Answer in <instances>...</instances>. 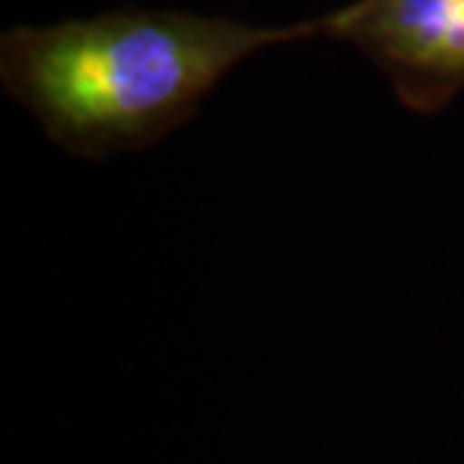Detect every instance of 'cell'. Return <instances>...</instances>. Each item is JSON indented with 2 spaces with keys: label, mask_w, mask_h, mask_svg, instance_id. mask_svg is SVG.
<instances>
[{
  "label": "cell",
  "mask_w": 464,
  "mask_h": 464,
  "mask_svg": "<svg viewBox=\"0 0 464 464\" xmlns=\"http://www.w3.org/2000/svg\"><path fill=\"white\" fill-rule=\"evenodd\" d=\"M329 15L286 27L190 13H109L4 36L0 72L54 142L82 154L145 145L179 127L236 63L326 36Z\"/></svg>",
  "instance_id": "cell-1"
},
{
  "label": "cell",
  "mask_w": 464,
  "mask_h": 464,
  "mask_svg": "<svg viewBox=\"0 0 464 464\" xmlns=\"http://www.w3.org/2000/svg\"><path fill=\"white\" fill-rule=\"evenodd\" d=\"M326 36L365 52L416 106L464 88V0H353L329 13Z\"/></svg>",
  "instance_id": "cell-2"
}]
</instances>
